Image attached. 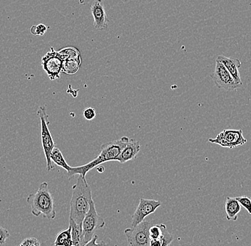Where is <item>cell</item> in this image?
I'll return each instance as SVG.
<instances>
[{"instance_id":"5bb4252c","label":"cell","mask_w":251,"mask_h":246,"mask_svg":"<svg viewBox=\"0 0 251 246\" xmlns=\"http://www.w3.org/2000/svg\"><path fill=\"white\" fill-rule=\"evenodd\" d=\"M140 150L141 146L139 141L135 139H129L126 145L121 152L117 162H120L121 164H124V163L136 159Z\"/></svg>"},{"instance_id":"484cf974","label":"cell","mask_w":251,"mask_h":246,"mask_svg":"<svg viewBox=\"0 0 251 246\" xmlns=\"http://www.w3.org/2000/svg\"><path fill=\"white\" fill-rule=\"evenodd\" d=\"M98 240V236L97 235H94V237L92 238V239L91 241H89L87 244H85L84 246H106V243L104 241H100V242H98L97 241Z\"/></svg>"},{"instance_id":"4316f807","label":"cell","mask_w":251,"mask_h":246,"mask_svg":"<svg viewBox=\"0 0 251 246\" xmlns=\"http://www.w3.org/2000/svg\"><path fill=\"white\" fill-rule=\"evenodd\" d=\"M149 246H162V244H161L159 239H151Z\"/></svg>"},{"instance_id":"7c38bea8","label":"cell","mask_w":251,"mask_h":246,"mask_svg":"<svg viewBox=\"0 0 251 246\" xmlns=\"http://www.w3.org/2000/svg\"><path fill=\"white\" fill-rule=\"evenodd\" d=\"M91 12L94 17V27L99 30L107 29L109 19L105 12L103 1L101 0H96L91 7Z\"/></svg>"},{"instance_id":"d6986e66","label":"cell","mask_w":251,"mask_h":246,"mask_svg":"<svg viewBox=\"0 0 251 246\" xmlns=\"http://www.w3.org/2000/svg\"><path fill=\"white\" fill-rule=\"evenodd\" d=\"M161 228H162V233L160 236L159 239L161 241L162 246H169L174 241V236L168 231L165 224H161Z\"/></svg>"},{"instance_id":"ba28073f","label":"cell","mask_w":251,"mask_h":246,"mask_svg":"<svg viewBox=\"0 0 251 246\" xmlns=\"http://www.w3.org/2000/svg\"><path fill=\"white\" fill-rule=\"evenodd\" d=\"M211 143L229 149L235 148L245 145L247 142L243 137L242 130H224L214 139H208Z\"/></svg>"},{"instance_id":"ac0fdd59","label":"cell","mask_w":251,"mask_h":246,"mask_svg":"<svg viewBox=\"0 0 251 246\" xmlns=\"http://www.w3.org/2000/svg\"><path fill=\"white\" fill-rule=\"evenodd\" d=\"M51 159L54 164L65 169L67 172L70 170L71 166L67 164V161L65 160L64 156H63L62 152L58 147H55L54 150H52V153L51 154Z\"/></svg>"},{"instance_id":"e0dca14e","label":"cell","mask_w":251,"mask_h":246,"mask_svg":"<svg viewBox=\"0 0 251 246\" xmlns=\"http://www.w3.org/2000/svg\"><path fill=\"white\" fill-rule=\"evenodd\" d=\"M72 244V228L69 226L67 229L59 232L54 241V246H71Z\"/></svg>"},{"instance_id":"4fadbf2b","label":"cell","mask_w":251,"mask_h":246,"mask_svg":"<svg viewBox=\"0 0 251 246\" xmlns=\"http://www.w3.org/2000/svg\"><path fill=\"white\" fill-rule=\"evenodd\" d=\"M217 60L221 62L228 70L232 77L237 84L242 86L243 82L240 76L239 68H241V62L239 59L235 58H229L224 56H219Z\"/></svg>"},{"instance_id":"5b68a950","label":"cell","mask_w":251,"mask_h":246,"mask_svg":"<svg viewBox=\"0 0 251 246\" xmlns=\"http://www.w3.org/2000/svg\"><path fill=\"white\" fill-rule=\"evenodd\" d=\"M105 221L99 215L96 209L94 201L91 202L90 208L87 214L84 216L81 223L83 238L84 244H87L92 239L97 230L101 229L105 225Z\"/></svg>"},{"instance_id":"7402d4cb","label":"cell","mask_w":251,"mask_h":246,"mask_svg":"<svg viewBox=\"0 0 251 246\" xmlns=\"http://www.w3.org/2000/svg\"><path fill=\"white\" fill-rule=\"evenodd\" d=\"M47 27L45 25L40 24L37 26H32L30 29V32L33 35L43 36L46 33Z\"/></svg>"},{"instance_id":"d4e9b609","label":"cell","mask_w":251,"mask_h":246,"mask_svg":"<svg viewBox=\"0 0 251 246\" xmlns=\"http://www.w3.org/2000/svg\"><path fill=\"white\" fill-rule=\"evenodd\" d=\"M84 118L87 120H92L95 118L96 111L93 108H87L83 112Z\"/></svg>"},{"instance_id":"ffe728a7","label":"cell","mask_w":251,"mask_h":246,"mask_svg":"<svg viewBox=\"0 0 251 246\" xmlns=\"http://www.w3.org/2000/svg\"><path fill=\"white\" fill-rule=\"evenodd\" d=\"M235 199L239 202L241 206H243L251 215V198L247 196H241V197H235Z\"/></svg>"},{"instance_id":"52a82bcc","label":"cell","mask_w":251,"mask_h":246,"mask_svg":"<svg viewBox=\"0 0 251 246\" xmlns=\"http://www.w3.org/2000/svg\"><path fill=\"white\" fill-rule=\"evenodd\" d=\"M151 222L144 221L134 228H128L125 230L128 244L131 246H149L150 242L149 228Z\"/></svg>"},{"instance_id":"2e32d148","label":"cell","mask_w":251,"mask_h":246,"mask_svg":"<svg viewBox=\"0 0 251 246\" xmlns=\"http://www.w3.org/2000/svg\"><path fill=\"white\" fill-rule=\"evenodd\" d=\"M70 225L71 228H72V244L71 246H85L84 242V238H83L81 225H78L71 219H70Z\"/></svg>"},{"instance_id":"8fae6325","label":"cell","mask_w":251,"mask_h":246,"mask_svg":"<svg viewBox=\"0 0 251 246\" xmlns=\"http://www.w3.org/2000/svg\"><path fill=\"white\" fill-rule=\"evenodd\" d=\"M59 51L64 58L62 73L69 75L76 73L81 63V56L77 48L74 47H67Z\"/></svg>"},{"instance_id":"6da1fadb","label":"cell","mask_w":251,"mask_h":246,"mask_svg":"<svg viewBox=\"0 0 251 246\" xmlns=\"http://www.w3.org/2000/svg\"><path fill=\"white\" fill-rule=\"evenodd\" d=\"M92 201L93 199L91 186L86 181V178L78 175L76 184L72 187L70 219L78 225H81L83 219L89 211Z\"/></svg>"},{"instance_id":"9a60e30c","label":"cell","mask_w":251,"mask_h":246,"mask_svg":"<svg viewBox=\"0 0 251 246\" xmlns=\"http://www.w3.org/2000/svg\"><path fill=\"white\" fill-rule=\"evenodd\" d=\"M241 206L239 202L233 197H227L225 202V211L227 221L236 222L238 216L241 212Z\"/></svg>"},{"instance_id":"9c48e42d","label":"cell","mask_w":251,"mask_h":246,"mask_svg":"<svg viewBox=\"0 0 251 246\" xmlns=\"http://www.w3.org/2000/svg\"><path fill=\"white\" fill-rule=\"evenodd\" d=\"M211 77L219 89H224L227 91H233L241 87L235 82L228 70L218 60H216L214 72L211 75Z\"/></svg>"},{"instance_id":"30bf717a","label":"cell","mask_w":251,"mask_h":246,"mask_svg":"<svg viewBox=\"0 0 251 246\" xmlns=\"http://www.w3.org/2000/svg\"><path fill=\"white\" fill-rule=\"evenodd\" d=\"M161 205V202L160 201L141 198L139 205L131 217V227L134 228L144 222L146 217L153 214Z\"/></svg>"},{"instance_id":"277c9868","label":"cell","mask_w":251,"mask_h":246,"mask_svg":"<svg viewBox=\"0 0 251 246\" xmlns=\"http://www.w3.org/2000/svg\"><path fill=\"white\" fill-rule=\"evenodd\" d=\"M37 115L40 119L41 125V139H42V148L45 153L47 161V171L54 170V163L51 159V154L52 150L56 147L54 139L52 138L51 133L49 129L50 122L49 120V115L47 113L46 106H42L37 111Z\"/></svg>"},{"instance_id":"8992f818","label":"cell","mask_w":251,"mask_h":246,"mask_svg":"<svg viewBox=\"0 0 251 246\" xmlns=\"http://www.w3.org/2000/svg\"><path fill=\"white\" fill-rule=\"evenodd\" d=\"M64 58L59 51H56L53 47L50 48L42 59V67L51 81L60 78L62 73Z\"/></svg>"},{"instance_id":"603a6c76","label":"cell","mask_w":251,"mask_h":246,"mask_svg":"<svg viewBox=\"0 0 251 246\" xmlns=\"http://www.w3.org/2000/svg\"><path fill=\"white\" fill-rule=\"evenodd\" d=\"M19 246H41V244L36 238L28 237L24 239Z\"/></svg>"},{"instance_id":"3957f363","label":"cell","mask_w":251,"mask_h":246,"mask_svg":"<svg viewBox=\"0 0 251 246\" xmlns=\"http://www.w3.org/2000/svg\"><path fill=\"white\" fill-rule=\"evenodd\" d=\"M26 202L30 206L33 216H42L48 220H54L56 218L54 198L46 181L40 184L36 192L29 194Z\"/></svg>"},{"instance_id":"83f0119b","label":"cell","mask_w":251,"mask_h":246,"mask_svg":"<svg viewBox=\"0 0 251 246\" xmlns=\"http://www.w3.org/2000/svg\"><path fill=\"white\" fill-rule=\"evenodd\" d=\"M97 170L100 172H103L104 171V168L103 167H101V166H99V167H97Z\"/></svg>"},{"instance_id":"cb8c5ba5","label":"cell","mask_w":251,"mask_h":246,"mask_svg":"<svg viewBox=\"0 0 251 246\" xmlns=\"http://www.w3.org/2000/svg\"><path fill=\"white\" fill-rule=\"evenodd\" d=\"M9 237H10V233L9 231L0 225V245H4Z\"/></svg>"},{"instance_id":"7a4b0ae2","label":"cell","mask_w":251,"mask_h":246,"mask_svg":"<svg viewBox=\"0 0 251 246\" xmlns=\"http://www.w3.org/2000/svg\"><path fill=\"white\" fill-rule=\"evenodd\" d=\"M129 140L128 137H122L118 140L112 141L108 143L103 144L101 147V151L100 155L97 158L93 159L92 162L84 164V165L78 166V167H71L70 170L67 172L70 178L75 175H81L86 178V174L92 170V169L98 167L100 164L110 161H117L121 152L123 150L124 147L126 145L127 142Z\"/></svg>"},{"instance_id":"44dd1931","label":"cell","mask_w":251,"mask_h":246,"mask_svg":"<svg viewBox=\"0 0 251 246\" xmlns=\"http://www.w3.org/2000/svg\"><path fill=\"white\" fill-rule=\"evenodd\" d=\"M162 233L161 224L159 225H151L149 228V236L151 239H158Z\"/></svg>"}]
</instances>
